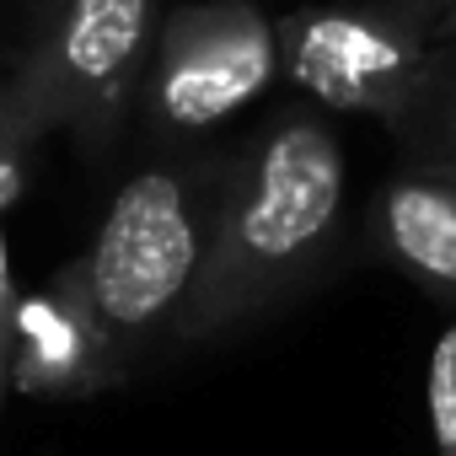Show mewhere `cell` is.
Returning <instances> with one entry per match:
<instances>
[{
	"instance_id": "cell-13",
	"label": "cell",
	"mask_w": 456,
	"mask_h": 456,
	"mask_svg": "<svg viewBox=\"0 0 456 456\" xmlns=\"http://www.w3.org/2000/svg\"><path fill=\"white\" fill-rule=\"evenodd\" d=\"M49 6H54V0H33V12H38V17H44V12H49Z\"/></svg>"
},
{
	"instance_id": "cell-3",
	"label": "cell",
	"mask_w": 456,
	"mask_h": 456,
	"mask_svg": "<svg viewBox=\"0 0 456 456\" xmlns=\"http://www.w3.org/2000/svg\"><path fill=\"white\" fill-rule=\"evenodd\" d=\"M156 0H54L38 17L28 65L6 86L33 134L65 124L102 145L129 108L156 54Z\"/></svg>"
},
{
	"instance_id": "cell-9",
	"label": "cell",
	"mask_w": 456,
	"mask_h": 456,
	"mask_svg": "<svg viewBox=\"0 0 456 456\" xmlns=\"http://www.w3.org/2000/svg\"><path fill=\"white\" fill-rule=\"evenodd\" d=\"M38 134L33 124L17 113V102L6 97V86H0V209H12L28 188V156H33Z\"/></svg>"
},
{
	"instance_id": "cell-8",
	"label": "cell",
	"mask_w": 456,
	"mask_h": 456,
	"mask_svg": "<svg viewBox=\"0 0 456 456\" xmlns=\"http://www.w3.org/2000/svg\"><path fill=\"white\" fill-rule=\"evenodd\" d=\"M424 408H429V435L435 456H456V322L435 338L429 370H424Z\"/></svg>"
},
{
	"instance_id": "cell-2",
	"label": "cell",
	"mask_w": 456,
	"mask_h": 456,
	"mask_svg": "<svg viewBox=\"0 0 456 456\" xmlns=\"http://www.w3.org/2000/svg\"><path fill=\"white\" fill-rule=\"evenodd\" d=\"M232 167L237 156H183L134 172L113 193L81 264V296L102 338H145L161 322L183 328Z\"/></svg>"
},
{
	"instance_id": "cell-12",
	"label": "cell",
	"mask_w": 456,
	"mask_h": 456,
	"mask_svg": "<svg viewBox=\"0 0 456 456\" xmlns=\"http://www.w3.org/2000/svg\"><path fill=\"white\" fill-rule=\"evenodd\" d=\"M381 6H392L397 17H408V22H419V28H424V17H429V12H440L445 0H381Z\"/></svg>"
},
{
	"instance_id": "cell-5",
	"label": "cell",
	"mask_w": 456,
	"mask_h": 456,
	"mask_svg": "<svg viewBox=\"0 0 456 456\" xmlns=\"http://www.w3.org/2000/svg\"><path fill=\"white\" fill-rule=\"evenodd\" d=\"M285 76L322 113H360L387 124V134L424 97L440 49L419 22L397 17L381 0L349 6H301L280 22Z\"/></svg>"
},
{
	"instance_id": "cell-7",
	"label": "cell",
	"mask_w": 456,
	"mask_h": 456,
	"mask_svg": "<svg viewBox=\"0 0 456 456\" xmlns=\"http://www.w3.org/2000/svg\"><path fill=\"white\" fill-rule=\"evenodd\" d=\"M403 167H429L456 177V49H440V65L408 118L392 129Z\"/></svg>"
},
{
	"instance_id": "cell-6",
	"label": "cell",
	"mask_w": 456,
	"mask_h": 456,
	"mask_svg": "<svg viewBox=\"0 0 456 456\" xmlns=\"http://www.w3.org/2000/svg\"><path fill=\"white\" fill-rule=\"evenodd\" d=\"M370 248L419 290L456 301V177L429 167H397L365 215Z\"/></svg>"
},
{
	"instance_id": "cell-4",
	"label": "cell",
	"mask_w": 456,
	"mask_h": 456,
	"mask_svg": "<svg viewBox=\"0 0 456 456\" xmlns=\"http://www.w3.org/2000/svg\"><path fill=\"white\" fill-rule=\"evenodd\" d=\"M285 76L280 22L253 0H199L177 6L140 86V113L161 140H193L248 113Z\"/></svg>"
},
{
	"instance_id": "cell-11",
	"label": "cell",
	"mask_w": 456,
	"mask_h": 456,
	"mask_svg": "<svg viewBox=\"0 0 456 456\" xmlns=\"http://www.w3.org/2000/svg\"><path fill=\"white\" fill-rule=\"evenodd\" d=\"M424 38H429L435 49H456V0H445L440 12L424 17Z\"/></svg>"
},
{
	"instance_id": "cell-10",
	"label": "cell",
	"mask_w": 456,
	"mask_h": 456,
	"mask_svg": "<svg viewBox=\"0 0 456 456\" xmlns=\"http://www.w3.org/2000/svg\"><path fill=\"white\" fill-rule=\"evenodd\" d=\"M6 338H12V258L0 237V403H6Z\"/></svg>"
},
{
	"instance_id": "cell-1",
	"label": "cell",
	"mask_w": 456,
	"mask_h": 456,
	"mask_svg": "<svg viewBox=\"0 0 456 456\" xmlns=\"http://www.w3.org/2000/svg\"><path fill=\"white\" fill-rule=\"evenodd\" d=\"M344 204L349 156L333 118L312 102L280 108L232 167L209 264L177 333L209 338L306 290L344 237Z\"/></svg>"
}]
</instances>
